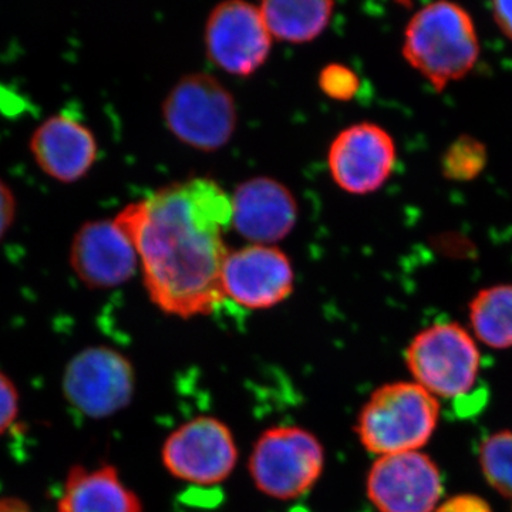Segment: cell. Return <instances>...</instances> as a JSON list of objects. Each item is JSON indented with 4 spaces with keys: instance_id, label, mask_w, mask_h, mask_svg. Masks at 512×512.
I'll use <instances>...</instances> for the list:
<instances>
[{
    "instance_id": "cell-1",
    "label": "cell",
    "mask_w": 512,
    "mask_h": 512,
    "mask_svg": "<svg viewBox=\"0 0 512 512\" xmlns=\"http://www.w3.org/2000/svg\"><path fill=\"white\" fill-rule=\"evenodd\" d=\"M137 249L151 302L177 318L210 315L225 301L231 197L208 178L161 188L113 218Z\"/></svg>"
},
{
    "instance_id": "cell-2",
    "label": "cell",
    "mask_w": 512,
    "mask_h": 512,
    "mask_svg": "<svg viewBox=\"0 0 512 512\" xmlns=\"http://www.w3.org/2000/svg\"><path fill=\"white\" fill-rule=\"evenodd\" d=\"M403 56L437 90L466 77L480 57L476 26L466 9L434 2L414 13L404 32Z\"/></svg>"
},
{
    "instance_id": "cell-3",
    "label": "cell",
    "mask_w": 512,
    "mask_h": 512,
    "mask_svg": "<svg viewBox=\"0 0 512 512\" xmlns=\"http://www.w3.org/2000/svg\"><path fill=\"white\" fill-rule=\"evenodd\" d=\"M440 409L439 399L417 383L383 384L357 416V439L377 457L420 451L439 426Z\"/></svg>"
},
{
    "instance_id": "cell-4",
    "label": "cell",
    "mask_w": 512,
    "mask_h": 512,
    "mask_svg": "<svg viewBox=\"0 0 512 512\" xmlns=\"http://www.w3.org/2000/svg\"><path fill=\"white\" fill-rule=\"evenodd\" d=\"M248 470L256 490L278 501L298 500L325 470V448L299 426H275L255 441Z\"/></svg>"
},
{
    "instance_id": "cell-5",
    "label": "cell",
    "mask_w": 512,
    "mask_h": 512,
    "mask_svg": "<svg viewBox=\"0 0 512 512\" xmlns=\"http://www.w3.org/2000/svg\"><path fill=\"white\" fill-rule=\"evenodd\" d=\"M163 119L170 133L185 146L217 151L234 136L237 104L227 87L211 74H187L165 97Z\"/></svg>"
},
{
    "instance_id": "cell-6",
    "label": "cell",
    "mask_w": 512,
    "mask_h": 512,
    "mask_svg": "<svg viewBox=\"0 0 512 512\" xmlns=\"http://www.w3.org/2000/svg\"><path fill=\"white\" fill-rule=\"evenodd\" d=\"M414 383L434 397L457 399L476 386L481 356L476 340L458 323H437L417 333L406 350Z\"/></svg>"
},
{
    "instance_id": "cell-7",
    "label": "cell",
    "mask_w": 512,
    "mask_h": 512,
    "mask_svg": "<svg viewBox=\"0 0 512 512\" xmlns=\"http://www.w3.org/2000/svg\"><path fill=\"white\" fill-rule=\"evenodd\" d=\"M62 392L83 416L100 420L126 409L136 392L133 363L109 346L80 350L64 367Z\"/></svg>"
},
{
    "instance_id": "cell-8",
    "label": "cell",
    "mask_w": 512,
    "mask_h": 512,
    "mask_svg": "<svg viewBox=\"0 0 512 512\" xmlns=\"http://www.w3.org/2000/svg\"><path fill=\"white\" fill-rule=\"evenodd\" d=\"M238 447L224 421L195 417L165 439L161 463L170 476L194 485H218L237 467Z\"/></svg>"
},
{
    "instance_id": "cell-9",
    "label": "cell",
    "mask_w": 512,
    "mask_h": 512,
    "mask_svg": "<svg viewBox=\"0 0 512 512\" xmlns=\"http://www.w3.org/2000/svg\"><path fill=\"white\" fill-rule=\"evenodd\" d=\"M272 36L261 9L232 0L215 6L205 25L208 59L232 76L248 77L264 66Z\"/></svg>"
},
{
    "instance_id": "cell-10",
    "label": "cell",
    "mask_w": 512,
    "mask_h": 512,
    "mask_svg": "<svg viewBox=\"0 0 512 512\" xmlns=\"http://www.w3.org/2000/svg\"><path fill=\"white\" fill-rule=\"evenodd\" d=\"M440 468L421 451L377 457L366 494L377 512H434L443 497Z\"/></svg>"
},
{
    "instance_id": "cell-11",
    "label": "cell",
    "mask_w": 512,
    "mask_h": 512,
    "mask_svg": "<svg viewBox=\"0 0 512 512\" xmlns=\"http://www.w3.org/2000/svg\"><path fill=\"white\" fill-rule=\"evenodd\" d=\"M396 144L375 123L352 124L330 144L328 167L332 180L348 194H372L389 180L396 164Z\"/></svg>"
},
{
    "instance_id": "cell-12",
    "label": "cell",
    "mask_w": 512,
    "mask_h": 512,
    "mask_svg": "<svg viewBox=\"0 0 512 512\" xmlns=\"http://www.w3.org/2000/svg\"><path fill=\"white\" fill-rule=\"evenodd\" d=\"M295 286L291 259L272 245H248L229 252L222 269L225 298L262 311L286 301Z\"/></svg>"
},
{
    "instance_id": "cell-13",
    "label": "cell",
    "mask_w": 512,
    "mask_h": 512,
    "mask_svg": "<svg viewBox=\"0 0 512 512\" xmlns=\"http://www.w3.org/2000/svg\"><path fill=\"white\" fill-rule=\"evenodd\" d=\"M69 265L87 288L110 289L130 281L140 259L116 221L94 220L84 222L73 235Z\"/></svg>"
},
{
    "instance_id": "cell-14",
    "label": "cell",
    "mask_w": 512,
    "mask_h": 512,
    "mask_svg": "<svg viewBox=\"0 0 512 512\" xmlns=\"http://www.w3.org/2000/svg\"><path fill=\"white\" fill-rule=\"evenodd\" d=\"M29 151L39 170L60 184H74L92 171L99 143L92 130L69 114H53L33 131Z\"/></svg>"
},
{
    "instance_id": "cell-15",
    "label": "cell",
    "mask_w": 512,
    "mask_h": 512,
    "mask_svg": "<svg viewBox=\"0 0 512 512\" xmlns=\"http://www.w3.org/2000/svg\"><path fill=\"white\" fill-rule=\"evenodd\" d=\"M232 227L256 245H272L291 234L298 221L292 191L274 178L255 177L235 188Z\"/></svg>"
},
{
    "instance_id": "cell-16",
    "label": "cell",
    "mask_w": 512,
    "mask_h": 512,
    "mask_svg": "<svg viewBox=\"0 0 512 512\" xmlns=\"http://www.w3.org/2000/svg\"><path fill=\"white\" fill-rule=\"evenodd\" d=\"M57 512H144V507L116 467L100 464L94 468H70Z\"/></svg>"
},
{
    "instance_id": "cell-17",
    "label": "cell",
    "mask_w": 512,
    "mask_h": 512,
    "mask_svg": "<svg viewBox=\"0 0 512 512\" xmlns=\"http://www.w3.org/2000/svg\"><path fill=\"white\" fill-rule=\"evenodd\" d=\"M269 33L288 43H306L322 35L335 3L323 0H265L259 5Z\"/></svg>"
},
{
    "instance_id": "cell-18",
    "label": "cell",
    "mask_w": 512,
    "mask_h": 512,
    "mask_svg": "<svg viewBox=\"0 0 512 512\" xmlns=\"http://www.w3.org/2000/svg\"><path fill=\"white\" fill-rule=\"evenodd\" d=\"M474 336L493 349L512 348V285L485 288L470 302Z\"/></svg>"
},
{
    "instance_id": "cell-19",
    "label": "cell",
    "mask_w": 512,
    "mask_h": 512,
    "mask_svg": "<svg viewBox=\"0 0 512 512\" xmlns=\"http://www.w3.org/2000/svg\"><path fill=\"white\" fill-rule=\"evenodd\" d=\"M481 473L503 497L512 498V431H497L478 450Z\"/></svg>"
},
{
    "instance_id": "cell-20",
    "label": "cell",
    "mask_w": 512,
    "mask_h": 512,
    "mask_svg": "<svg viewBox=\"0 0 512 512\" xmlns=\"http://www.w3.org/2000/svg\"><path fill=\"white\" fill-rule=\"evenodd\" d=\"M487 161V148L480 140L471 136H460L444 153L441 168L447 180L466 183L483 173Z\"/></svg>"
},
{
    "instance_id": "cell-21",
    "label": "cell",
    "mask_w": 512,
    "mask_h": 512,
    "mask_svg": "<svg viewBox=\"0 0 512 512\" xmlns=\"http://www.w3.org/2000/svg\"><path fill=\"white\" fill-rule=\"evenodd\" d=\"M320 92L336 101H350L360 89L355 70L340 63L328 64L319 73Z\"/></svg>"
},
{
    "instance_id": "cell-22",
    "label": "cell",
    "mask_w": 512,
    "mask_h": 512,
    "mask_svg": "<svg viewBox=\"0 0 512 512\" xmlns=\"http://www.w3.org/2000/svg\"><path fill=\"white\" fill-rule=\"evenodd\" d=\"M20 412L18 387L6 373L0 370V436L15 424Z\"/></svg>"
},
{
    "instance_id": "cell-23",
    "label": "cell",
    "mask_w": 512,
    "mask_h": 512,
    "mask_svg": "<svg viewBox=\"0 0 512 512\" xmlns=\"http://www.w3.org/2000/svg\"><path fill=\"white\" fill-rule=\"evenodd\" d=\"M18 217L15 192L0 178V241L8 235Z\"/></svg>"
},
{
    "instance_id": "cell-24",
    "label": "cell",
    "mask_w": 512,
    "mask_h": 512,
    "mask_svg": "<svg viewBox=\"0 0 512 512\" xmlns=\"http://www.w3.org/2000/svg\"><path fill=\"white\" fill-rule=\"evenodd\" d=\"M434 512H493V508L480 495L460 494L447 498Z\"/></svg>"
},
{
    "instance_id": "cell-25",
    "label": "cell",
    "mask_w": 512,
    "mask_h": 512,
    "mask_svg": "<svg viewBox=\"0 0 512 512\" xmlns=\"http://www.w3.org/2000/svg\"><path fill=\"white\" fill-rule=\"evenodd\" d=\"M491 10L498 28L512 42V2L491 3Z\"/></svg>"
},
{
    "instance_id": "cell-26",
    "label": "cell",
    "mask_w": 512,
    "mask_h": 512,
    "mask_svg": "<svg viewBox=\"0 0 512 512\" xmlns=\"http://www.w3.org/2000/svg\"><path fill=\"white\" fill-rule=\"evenodd\" d=\"M0 512H35L23 500L15 497L0 498Z\"/></svg>"
}]
</instances>
